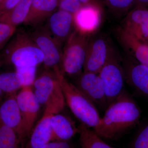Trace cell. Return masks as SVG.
<instances>
[{
	"instance_id": "2",
	"label": "cell",
	"mask_w": 148,
	"mask_h": 148,
	"mask_svg": "<svg viewBox=\"0 0 148 148\" xmlns=\"http://www.w3.org/2000/svg\"><path fill=\"white\" fill-rule=\"evenodd\" d=\"M42 52L23 29L16 32L5 46L1 55V63L12 65L15 68L37 66L43 63Z\"/></svg>"
},
{
	"instance_id": "11",
	"label": "cell",
	"mask_w": 148,
	"mask_h": 148,
	"mask_svg": "<svg viewBox=\"0 0 148 148\" xmlns=\"http://www.w3.org/2000/svg\"><path fill=\"white\" fill-rule=\"evenodd\" d=\"M27 135L32 131L40 108L32 86H23L16 95Z\"/></svg>"
},
{
	"instance_id": "21",
	"label": "cell",
	"mask_w": 148,
	"mask_h": 148,
	"mask_svg": "<svg viewBox=\"0 0 148 148\" xmlns=\"http://www.w3.org/2000/svg\"><path fill=\"white\" fill-rule=\"evenodd\" d=\"M82 148H116L109 145L93 130L81 123L78 127Z\"/></svg>"
},
{
	"instance_id": "29",
	"label": "cell",
	"mask_w": 148,
	"mask_h": 148,
	"mask_svg": "<svg viewBox=\"0 0 148 148\" xmlns=\"http://www.w3.org/2000/svg\"><path fill=\"white\" fill-rule=\"evenodd\" d=\"M20 1L21 0H3L0 3V15L8 12Z\"/></svg>"
},
{
	"instance_id": "31",
	"label": "cell",
	"mask_w": 148,
	"mask_h": 148,
	"mask_svg": "<svg viewBox=\"0 0 148 148\" xmlns=\"http://www.w3.org/2000/svg\"><path fill=\"white\" fill-rule=\"evenodd\" d=\"M83 5H92L98 7L103 10L102 0H79Z\"/></svg>"
},
{
	"instance_id": "14",
	"label": "cell",
	"mask_w": 148,
	"mask_h": 148,
	"mask_svg": "<svg viewBox=\"0 0 148 148\" xmlns=\"http://www.w3.org/2000/svg\"><path fill=\"white\" fill-rule=\"evenodd\" d=\"M130 59L124 61L122 65L125 81L140 94L148 98V66L134 58Z\"/></svg>"
},
{
	"instance_id": "18",
	"label": "cell",
	"mask_w": 148,
	"mask_h": 148,
	"mask_svg": "<svg viewBox=\"0 0 148 148\" xmlns=\"http://www.w3.org/2000/svg\"><path fill=\"white\" fill-rule=\"evenodd\" d=\"M52 115L44 111L42 116L32 130L29 143L30 148H42L52 140L51 118Z\"/></svg>"
},
{
	"instance_id": "20",
	"label": "cell",
	"mask_w": 148,
	"mask_h": 148,
	"mask_svg": "<svg viewBox=\"0 0 148 148\" xmlns=\"http://www.w3.org/2000/svg\"><path fill=\"white\" fill-rule=\"evenodd\" d=\"M32 0H21L11 10L0 15V22H4L17 27L26 20Z\"/></svg>"
},
{
	"instance_id": "35",
	"label": "cell",
	"mask_w": 148,
	"mask_h": 148,
	"mask_svg": "<svg viewBox=\"0 0 148 148\" xmlns=\"http://www.w3.org/2000/svg\"><path fill=\"white\" fill-rule=\"evenodd\" d=\"M2 1H3V0H0V3H1V2Z\"/></svg>"
},
{
	"instance_id": "8",
	"label": "cell",
	"mask_w": 148,
	"mask_h": 148,
	"mask_svg": "<svg viewBox=\"0 0 148 148\" xmlns=\"http://www.w3.org/2000/svg\"><path fill=\"white\" fill-rule=\"evenodd\" d=\"M114 53L106 37L99 36L90 37L83 72L98 74Z\"/></svg>"
},
{
	"instance_id": "12",
	"label": "cell",
	"mask_w": 148,
	"mask_h": 148,
	"mask_svg": "<svg viewBox=\"0 0 148 148\" xmlns=\"http://www.w3.org/2000/svg\"><path fill=\"white\" fill-rule=\"evenodd\" d=\"M0 119L15 131L20 141L27 136L15 93L10 94L0 104Z\"/></svg>"
},
{
	"instance_id": "32",
	"label": "cell",
	"mask_w": 148,
	"mask_h": 148,
	"mask_svg": "<svg viewBox=\"0 0 148 148\" xmlns=\"http://www.w3.org/2000/svg\"><path fill=\"white\" fill-rule=\"evenodd\" d=\"M148 6V0H135L132 7L136 8L147 7Z\"/></svg>"
},
{
	"instance_id": "34",
	"label": "cell",
	"mask_w": 148,
	"mask_h": 148,
	"mask_svg": "<svg viewBox=\"0 0 148 148\" xmlns=\"http://www.w3.org/2000/svg\"><path fill=\"white\" fill-rule=\"evenodd\" d=\"M1 61H0V66H1Z\"/></svg>"
},
{
	"instance_id": "9",
	"label": "cell",
	"mask_w": 148,
	"mask_h": 148,
	"mask_svg": "<svg viewBox=\"0 0 148 148\" xmlns=\"http://www.w3.org/2000/svg\"><path fill=\"white\" fill-rule=\"evenodd\" d=\"M95 106L107 109V98L103 82L98 74L83 72L73 84Z\"/></svg>"
},
{
	"instance_id": "15",
	"label": "cell",
	"mask_w": 148,
	"mask_h": 148,
	"mask_svg": "<svg viewBox=\"0 0 148 148\" xmlns=\"http://www.w3.org/2000/svg\"><path fill=\"white\" fill-rule=\"evenodd\" d=\"M102 11L94 6H83L74 14L75 29L84 34L92 35L101 24Z\"/></svg>"
},
{
	"instance_id": "16",
	"label": "cell",
	"mask_w": 148,
	"mask_h": 148,
	"mask_svg": "<svg viewBox=\"0 0 148 148\" xmlns=\"http://www.w3.org/2000/svg\"><path fill=\"white\" fill-rule=\"evenodd\" d=\"M116 35L121 45L132 58L140 64L148 66V44L138 40L121 27Z\"/></svg>"
},
{
	"instance_id": "22",
	"label": "cell",
	"mask_w": 148,
	"mask_h": 148,
	"mask_svg": "<svg viewBox=\"0 0 148 148\" xmlns=\"http://www.w3.org/2000/svg\"><path fill=\"white\" fill-rule=\"evenodd\" d=\"M23 86V80L16 71L0 74V88L3 92L12 94Z\"/></svg>"
},
{
	"instance_id": "4",
	"label": "cell",
	"mask_w": 148,
	"mask_h": 148,
	"mask_svg": "<svg viewBox=\"0 0 148 148\" xmlns=\"http://www.w3.org/2000/svg\"><path fill=\"white\" fill-rule=\"evenodd\" d=\"M33 89L40 105L45 111L55 114L63 110L66 105L63 90L55 73L45 72L35 79Z\"/></svg>"
},
{
	"instance_id": "30",
	"label": "cell",
	"mask_w": 148,
	"mask_h": 148,
	"mask_svg": "<svg viewBox=\"0 0 148 148\" xmlns=\"http://www.w3.org/2000/svg\"><path fill=\"white\" fill-rule=\"evenodd\" d=\"M42 148H70V146L66 141L49 142Z\"/></svg>"
},
{
	"instance_id": "23",
	"label": "cell",
	"mask_w": 148,
	"mask_h": 148,
	"mask_svg": "<svg viewBox=\"0 0 148 148\" xmlns=\"http://www.w3.org/2000/svg\"><path fill=\"white\" fill-rule=\"evenodd\" d=\"M19 142L15 131L0 119V148H18Z\"/></svg>"
},
{
	"instance_id": "24",
	"label": "cell",
	"mask_w": 148,
	"mask_h": 148,
	"mask_svg": "<svg viewBox=\"0 0 148 148\" xmlns=\"http://www.w3.org/2000/svg\"><path fill=\"white\" fill-rule=\"evenodd\" d=\"M111 11L114 14H122L127 12L133 6L135 0H102Z\"/></svg>"
},
{
	"instance_id": "7",
	"label": "cell",
	"mask_w": 148,
	"mask_h": 148,
	"mask_svg": "<svg viewBox=\"0 0 148 148\" xmlns=\"http://www.w3.org/2000/svg\"><path fill=\"white\" fill-rule=\"evenodd\" d=\"M115 56L114 53L110 57L98 74L105 89L108 107L125 90L124 70Z\"/></svg>"
},
{
	"instance_id": "17",
	"label": "cell",
	"mask_w": 148,
	"mask_h": 148,
	"mask_svg": "<svg viewBox=\"0 0 148 148\" xmlns=\"http://www.w3.org/2000/svg\"><path fill=\"white\" fill-rule=\"evenodd\" d=\"M58 9V0H32L24 24L32 27L42 25Z\"/></svg>"
},
{
	"instance_id": "10",
	"label": "cell",
	"mask_w": 148,
	"mask_h": 148,
	"mask_svg": "<svg viewBox=\"0 0 148 148\" xmlns=\"http://www.w3.org/2000/svg\"><path fill=\"white\" fill-rule=\"evenodd\" d=\"M44 24L51 35L63 45L75 29L74 14L58 9L53 12Z\"/></svg>"
},
{
	"instance_id": "25",
	"label": "cell",
	"mask_w": 148,
	"mask_h": 148,
	"mask_svg": "<svg viewBox=\"0 0 148 148\" xmlns=\"http://www.w3.org/2000/svg\"><path fill=\"white\" fill-rule=\"evenodd\" d=\"M36 66L15 68V71L21 76L23 80V86H32L36 79Z\"/></svg>"
},
{
	"instance_id": "33",
	"label": "cell",
	"mask_w": 148,
	"mask_h": 148,
	"mask_svg": "<svg viewBox=\"0 0 148 148\" xmlns=\"http://www.w3.org/2000/svg\"><path fill=\"white\" fill-rule=\"evenodd\" d=\"M2 90H1V89L0 88V99H1V98L2 95L3 93Z\"/></svg>"
},
{
	"instance_id": "5",
	"label": "cell",
	"mask_w": 148,
	"mask_h": 148,
	"mask_svg": "<svg viewBox=\"0 0 148 148\" xmlns=\"http://www.w3.org/2000/svg\"><path fill=\"white\" fill-rule=\"evenodd\" d=\"M91 35L75 29L65 43L61 62L64 75L79 76L82 73L86 51Z\"/></svg>"
},
{
	"instance_id": "1",
	"label": "cell",
	"mask_w": 148,
	"mask_h": 148,
	"mask_svg": "<svg viewBox=\"0 0 148 148\" xmlns=\"http://www.w3.org/2000/svg\"><path fill=\"white\" fill-rule=\"evenodd\" d=\"M140 116L138 105L124 90L106 109L93 130L101 138L116 139L134 127Z\"/></svg>"
},
{
	"instance_id": "3",
	"label": "cell",
	"mask_w": 148,
	"mask_h": 148,
	"mask_svg": "<svg viewBox=\"0 0 148 148\" xmlns=\"http://www.w3.org/2000/svg\"><path fill=\"white\" fill-rule=\"evenodd\" d=\"M63 90L66 103L75 116L89 128L98 124L100 117L96 106L92 101L69 82L59 69L53 71Z\"/></svg>"
},
{
	"instance_id": "28",
	"label": "cell",
	"mask_w": 148,
	"mask_h": 148,
	"mask_svg": "<svg viewBox=\"0 0 148 148\" xmlns=\"http://www.w3.org/2000/svg\"><path fill=\"white\" fill-rule=\"evenodd\" d=\"M58 9L74 14L83 6L79 0H58Z\"/></svg>"
},
{
	"instance_id": "26",
	"label": "cell",
	"mask_w": 148,
	"mask_h": 148,
	"mask_svg": "<svg viewBox=\"0 0 148 148\" xmlns=\"http://www.w3.org/2000/svg\"><path fill=\"white\" fill-rule=\"evenodd\" d=\"M16 30V27L0 22V50L5 46Z\"/></svg>"
},
{
	"instance_id": "19",
	"label": "cell",
	"mask_w": 148,
	"mask_h": 148,
	"mask_svg": "<svg viewBox=\"0 0 148 148\" xmlns=\"http://www.w3.org/2000/svg\"><path fill=\"white\" fill-rule=\"evenodd\" d=\"M52 130V140L61 141L70 140L78 132V127L75 126L68 117L60 114L52 115L51 118Z\"/></svg>"
},
{
	"instance_id": "13",
	"label": "cell",
	"mask_w": 148,
	"mask_h": 148,
	"mask_svg": "<svg viewBox=\"0 0 148 148\" xmlns=\"http://www.w3.org/2000/svg\"><path fill=\"white\" fill-rule=\"evenodd\" d=\"M122 28L141 41L148 44V8H136L130 11Z\"/></svg>"
},
{
	"instance_id": "27",
	"label": "cell",
	"mask_w": 148,
	"mask_h": 148,
	"mask_svg": "<svg viewBox=\"0 0 148 148\" xmlns=\"http://www.w3.org/2000/svg\"><path fill=\"white\" fill-rule=\"evenodd\" d=\"M131 148H148V123L138 132L132 142Z\"/></svg>"
},
{
	"instance_id": "6",
	"label": "cell",
	"mask_w": 148,
	"mask_h": 148,
	"mask_svg": "<svg viewBox=\"0 0 148 148\" xmlns=\"http://www.w3.org/2000/svg\"><path fill=\"white\" fill-rule=\"evenodd\" d=\"M28 33L42 52L44 56L42 63L45 68L52 69V71L58 69L61 71L62 45L51 36L44 24L32 27Z\"/></svg>"
}]
</instances>
